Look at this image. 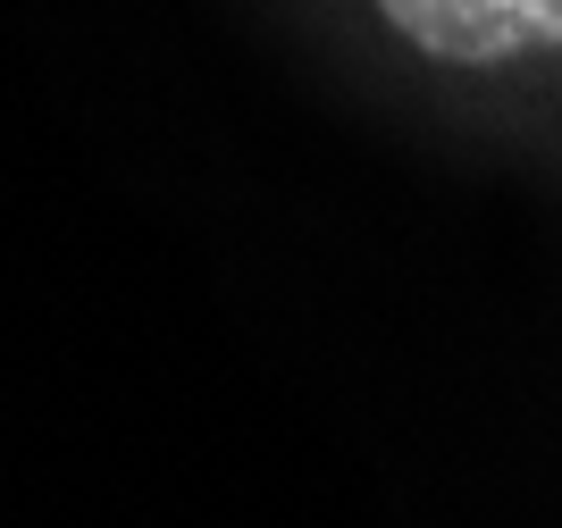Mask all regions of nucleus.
<instances>
[{"instance_id":"obj_1","label":"nucleus","mask_w":562,"mask_h":528,"mask_svg":"<svg viewBox=\"0 0 562 528\" xmlns=\"http://www.w3.org/2000/svg\"><path fill=\"white\" fill-rule=\"evenodd\" d=\"M412 50L453 68H504L562 50V0H378Z\"/></svg>"}]
</instances>
